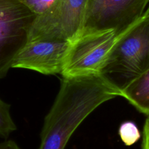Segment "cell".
Wrapping results in <instances>:
<instances>
[{
	"instance_id": "obj_1",
	"label": "cell",
	"mask_w": 149,
	"mask_h": 149,
	"mask_svg": "<svg viewBox=\"0 0 149 149\" xmlns=\"http://www.w3.org/2000/svg\"><path fill=\"white\" fill-rule=\"evenodd\" d=\"M121 96L99 74L62 78L59 91L45 118L38 149H65L81 123L105 102Z\"/></svg>"
},
{
	"instance_id": "obj_2",
	"label": "cell",
	"mask_w": 149,
	"mask_h": 149,
	"mask_svg": "<svg viewBox=\"0 0 149 149\" xmlns=\"http://www.w3.org/2000/svg\"><path fill=\"white\" fill-rule=\"evenodd\" d=\"M149 70V16L143 15L118 36L98 74L121 91Z\"/></svg>"
},
{
	"instance_id": "obj_3",
	"label": "cell",
	"mask_w": 149,
	"mask_h": 149,
	"mask_svg": "<svg viewBox=\"0 0 149 149\" xmlns=\"http://www.w3.org/2000/svg\"><path fill=\"white\" fill-rule=\"evenodd\" d=\"M36 18L19 0H0V79L28 42Z\"/></svg>"
},
{
	"instance_id": "obj_4",
	"label": "cell",
	"mask_w": 149,
	"mask_h": 149,
	"mask_svg": "<svg viewBox=\"0 0 149 149\" xmlns=\"http://www.w3.org/2000/svg\"><path fill=\"white\" fill-rule=\"evenodd\" d=\"M117 37L113 30L80 33L71 41L62 78L98 74Z\"/></svg>"
},
{
	"instance_id": "obj_5",
	"label": "cell",
	"mask_w": 149,
	"mask_h": 149,
	"mask_svg": "<svg viewBox=\"0 0 149 149\" xmlns=\"http://www.w3.org/2000/svg\"><path fill=\"white\" fill-rule=\"evenodd\" d=\"M149 0H88L80 33L113 30L119 36L144 15Z\"/></svg>"
},
{
	"instance_id": "obj_6",
	"label": "cell",
	"mask_w": 149,
	"mask_h": 149,
	"mask_svg": "<svg viewBox=\"0 0 149 149\" xmlns=\"http://www.w3.org/2000/svg\"><path fill=\"white\" fill-rule=\"evenodd\" d=\"M87 2L88 0H58L49 12L37 16L29 40H73L82 29Z\"/></svg>"
},
{
	"instance_id": "obj_7",
	"label": "cell",
	"mask_w": 149,
	"mask_h": 149,
	"mask_svg": "<svg viewBox=\"0 0 149 149\" xmlns=\"http://www.w3.org/2000/svg\"><path fill=\"white\" fill-rule=\"evenodd\" d=\"M71 41L51 39L29 40L13 61L12 68L43 74H61Z\"/></svg>"
},
{
	"instance_id": "obj_8",
	"label": "cell",
	"mask_w": 149,
	"mask_h": 149,
	"mask_svg": "<svg viewBox=\"0 0 149 149\" xmlns=\"http://www.w3.org/2000/svg\"><path fill=\"white\" fill-rule=\"evenodd\" d=\"M121 96L140 113L149 115V70L127 86Z\"/></svg>"
},
{
	"instance_id": "obj_9",
	"label": "cell",
	"mask_w": 149,
	"mask_h": 149,
	"mask_svg": "<svg viewBox=\"0 0 149 149\" xmlns=\"http://www.w3.org/2000/svg\"><path fill=\"white\" fill-rule=\"evenodd\" d=\"M10 105L0 99V137L7 138L13 132L16 130L10 115Z\"/></svg>"
},
{
	"instance_id": "obj_10",
	"label": "cell",
	"mask_w": 149,
	"mask_h": 149,
	"mask_svg": "<svg viewBox=\"0 0 149 149\" xmlns=\"http://www.w3.org/2000/svg\"><path fill=\"white\" fill-rule=\"evenodd\" d=\"M118 134L121 141L127 146H132L141 137L137 126L131 121H124L120 125Z\"/></svg>"
},
{
	"instance_id": "obj_11",
	"label": "cell",
	"mask_w": 149,
	"mask_h": 149,
	"mask_svg": "<svg viewBox=\"0 0 149 149\" xmlns=\"http://www.w3.org/2000/svg\"><path fill=\"white\" fill-rule=\"evenodd\" d=\"M37 16L49 12L54 8L58 0H19Z\"/></svg>"
},
{
	"instance_id": "obj_12",
	"label": "cell",
	"mask_w": 149,
	"mask_h": 149,
	"mask_svg": "<svg viewBox=\"0 0 149 149\" xmlns=\"http://www.w3.org/2000/svg\"><path fill=\"white\" fill-rule=\"evenodd\" d=\"M141 149H149V115L146 117L143 127Z\"/></svg>"
},
{
	"instance_id": "obj_13",
	"label": "cell",
	"mask_w": 149,
	"mask_h": 149,
	"mask_svg": "<svg viewBox=\"0 0 149 149\" xmlns=\"http://www.w3.org/2000/svg\"><path fill=\"white\" fill-rule=\"evenodd\" d=\"M0 149H21L15 142L13 140H6L0 143Z\"/></svg>"
},
{
	"instance_id": "obj_14",
	"label": "cell",
	"mask_w": 149,
	"mask_h": 149,
	"mask_svg": "<svg viewBox=\"0 0 149 149\" xmlns=\"http://www.w3.org/2000/svg\"><path fill=\"white\" fill-rule=\"evenodd\" d=\"M144 14H145V15H148V16H149V5H148V6L147 9H146V12H145Z\"/></svg>"
}]
</instances>
